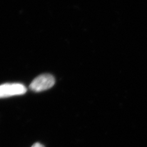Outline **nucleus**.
Returning a JSON list of instances; mask_svg holds the SVG:
<instances>
[{
    "instance_id": "1",
    "label": "nucleus",
    "mask_w": 147,
    "mask_h": 147,
    "mask_svg": "<svg viewBox=\"0 0 147 147\" xmlns=\"http://www.w3.org/2000/svg\"><path fill=\"white\" fill-rule=\"evenodd\" d=\"M55 79L53 76L48 74L40 75L31 83L30 88L35 92H40L47 90L54 85Z\"/></svg>"
},
{
    "instance_id": "2",
    "label": "nucleus",
    "mask_w": 147,
    "mask_h": 147,
    "mask_svg": "<svg viewBox=\"0 0 147 147\" xmlns=\"http://www.w3.org/2000/svg\"><path fill=\"white\" fill-rule=\"evenodd\" d=\"M26 92V87L21 84H5L0 85V98L22 95Z\"/></svg>"
},
{
    "instance_id": "3",
    "label": "nucleus",
    "mask_w": 147,
    "mask_h": 147,
    "mask_svg": "<svg viewBox=\"0 0 147 147\" xmlns=\"http://www.w3.org/2000/svg\"><path fill=\"white\" fill-rule=\"evenodd\" d=\"M31 147H44L42 144H40L39 143H36L34 144Z\"/></svg>"
}]
</instances>
